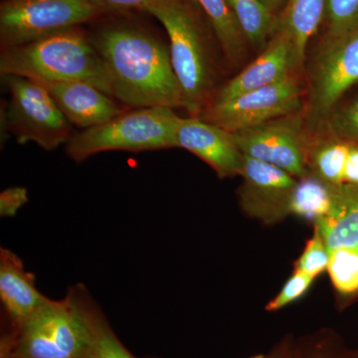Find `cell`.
<instances>
[{
  "instance_id": "obj_1",
  "label": "cell",
  "mask_w": 358,
  "mask_h": 358,
  "mask_svg": "<svg viewBox=\"0 0 358 358\" xmlns=\"http://www.w3.org/2000/svg\"><path fill=\"white\" fill-rule=\"evenodd\" d=\"M89 33L115 100L131 109L185 108L169 46L154 30L138 22L110 20Z\"/></svg>"
},
{
  "instance_id": "obj_2",
  "label": "cell",
  "mask_w": 358,
  "mask_h": 358,
  "mask_svg": "<svg viewBox=\"0 0 358 358\" xmlns=\"http://www.w3.org/2000/svg\"><path fill=\"white\" fill-rule=\"evenodd\" d=\"M0 74L39 82H85L112 96L105 64L92 43L90 33L82 26L1 49Z\"/></svg>"
},
{
  "instance_id": "obj_3",
  "label": "cell",
  "mask_w": 358,
  "mask_h": 358,
  "mask_svg": "<svg viewBox=\"0 0 358 358\" xmlns=\"http://www.w3.org/2000/svg\"><path fill=\"white\" fill-rule=\"evenodd\" d=\"M201 13L192 0H159L145 11L166 29L185 109L196 117L217 91L215 59Z\"/></svg>"
},
{
  "instance_id": "obj_4",
  "label": "cell",
  "mask_w": 358,
  "mask_h": 358,
  "mask_svg": "<svg viewBox=\"0 0 358 358\" xmlns=\"http://www.w3.org/2000/svg\"><path fill=\"white\" fill-rule=\"evenodd\" d=\"M90 338L83 315L68 292L49 301L20 326L1 334L0 358H88Z\"/></svg>"
},
{
  "instance_id": "obj_5",
  "label": "cell",
  "mask_w": 358,
  "mask_h": 358,
  "mask_svg": "<svg viewBox=\"0 0 358 358\" xmlns=\"http://www.w3.org/2000/svg\"><path fill=\"white\" fill-rule=\"evenodd\" d=\"M179 117L171 108L127 110L100 126L71 136L67 155L76 162L103 152H141L178 148Z\"/></svg>"
},
{
  "instance_id": "obj_6",
  "label": "cell",
  "mask_w": 358,
  "mask_h": 358,
  "mask_svg": "<svg viewBox=\"0 0 358 358\" xmlns=\"http://www.w3.org/2000/svg\"><path fill=\"white\" fill-rule=\"evenodd\" d=\"M109 15L85 0H2L0 46H20Z\"/></svg>"
},
{
  "instance_id": "obj_7",
  "label": "cell",
  "mask_w": 358,
  "mask_h": 358,
  "mask_svg": "<svg viewBox=\"0 0 358 358\" xmlns=\"http://www.w3.org/2000/svg\"><path fill=\"white\" fill-rule=\"evenodd\" d=\"M2 78L10 95L4 117L6 129L18 143H34L47 152L68 143L72 124L43 85L29 78Z\"/></svg>"
},
{
  "instance_id": "obj_8",
  "label": "cell",
  "mask_w": 358,
  "mask_h": 358,
  "mask_svg": "<svg viewBox=\"0 0 358 358\" xmlns=\"http://www.w3.org/2000/svg\"><path fill=\"white\" fill-rule=\"evenodd\" d=\"M301 108V87L291 76L279 83L247 92L228 102L211 103L197 117L233 134L296 114Z\"/></svg>"
},
{
  "instance_id": "obj_9",
  "label": "cell",
  "mask_w": 358,
  "mask_h": 358,
  "mask_svg": "<svg viewBox=\"0 0 358 358\" xmlns=\"http://www.w3.org/2000/svg\"><path fill=\"white\" fill-rule=\"evenodd\" d=\"M233 134L246 157L279 167L293 176L305 178V138L300 113Z\"/></svg>"
},
{
  "instance_id": "obj_10",
  "label": "cell",
  "mask_w": 358,
  "mask_h": 358,
  "mask_svg": "<svg viewBox=\"0 0 358 358\" xmlns=\"http://www.w3.org/2000/svg\"><path fill=\"white\" fill-rule=\"evenodd\" d=\"M358 83V27L331 37L320 52L313 76L315 113L326 115L353 85Z\"/></svg>"
},
{
  "instance_id": "obj_11",
  "label": "cell",
  "mask_w": 358,
  "mask_h": 358,
  "mask_svg": "<svg viewBox=\"0 0 358 358\" xmlns=\"http://www.w3.org/2000/svg\"><path fill=\"white\" fill-rule=\"evenodd\" d=\"M299 67L293 41L281 30L256 60L217 89L208 105L228 102L247 92L279 83L291 77L292 72Z\"/></svg>"
},
{
  "instance_id": "obj_12",
  "label": "cell",
  "mask_w": 358,
  "mask_h": 358,
  "mask_svg": "<svg viewBox=\"0 0 358 358\" xmlns=\"http://www.w3.org/2000/svg\"><path fill=\"white\" fill-rule=\"evenodd\" d=\"M178 148H185L210 166L220 178L243 173L244 155L234 134L200 117H181L176 133Z\"/></svg>"
},
{
  "instance_id": "obj_13",
  "label": "cell",
  "mask_w": 358,
  "mask_h": 358,
  "mask_svg": "<svg viewBox=\"0 0 358 358\" xmlns=\"http://www.w3.org/2000/svg\"><path fill=\"white\" fill-rule=\"evenodd\" d=\"M39 82V81H37ZM48 90L72 126L88 129L131 109L114 96L85 82H39Z\"/></svg>"
},
{
  "instance_id": "obj_14",
  "label": "cell",
  "mask_w": 358,
  "mask_h": 358,
  "mask_svg": "<svg viewBox=\"0 0 358 358\" xmlns=\"http://www.w3.org/2000/svg\"><path fill=\"white\" fill-rule=\"evenodd\" d=\"M0 299L6 315L4 331L20 326L50 299L35 286V275L27 272L20 257L0 250Z\"/></svg>"
},
{
  "instance_id": "obj_15",
  "label": "cell",
  "mask_w": 358,
  "mask_h": 358,
  "mask_svg": "<svg viewBox=\"0 0 358 358\" xmlns=\"http://www.w3.org/2000/svg\"><path fill=\"white\" fill-rule=\"evenodd\" d=\"M244 199L254 207L287 209L296 185L284 169L244 155Z\"/></svg>"
},
{
  "instance_id": "obj_16",
  "label": "cell",
  "mask_w": 358,
  "mask_h": 358,
  "mask_svg": "<svg viewBox=\"0 0 358 358\" xmlns=\"http://www.w3.org/2000/svg\"><path fill=\"white\" fill-rule=\"evenodd\" d=\"M315 227L329 251L358 247V185L336 186L333 207Z\"/></svg>"
},
{
  "instance_id": "obj_17",
  "label": "cell",
  "mask_w": 358,
  "mask_h": 358,
  "mask_svg": "<svg viewBox=\"0 0 358 358\" xmlns=\"http://www.w3.org/2000/svg\"><path fill=\"white\" fill-rule=\"evenodd\" d=\"M71 296L83 315L88 327V358H138L129 352L113 331L102 310L84 286L77 285L69 289ZM150 358V357H145Z\"/></svg>"
},
{
  "instance_id": "obj_18",
  "label": "cell",
  "mask_w": 358,
  "mask_h": 358,
  "mask_svg": "<svg viewBox=\"0 0 358 358\" xmlns=\"http://www.w3.org/2000/svg\"><path fill=\"white\" fill-rule=\"evenodd\" d=\"M327 0H288L282 16L281 30L291 37L300 66L305 60L306 49L319 29L326 13Z\"/></svg>"
},
{
  "instance_id": "obj_19",
  "label": "cell",
  "mask_w": 358,
  "mask_h": 358,
  "mask_svg": "<svg viewBox=\"0 0 358 358\" xmlns=\"http://www.w3.org/2000/svg\"><path fill=\"white\" fill-rule=\"evenodd\" d=\"M211 25L225 58L239 64L245 54V38L226 0H192Z\"/></svg>"
},
{
  "instance_id": "obj_20",
  "label": "cell",
  "mask_w": 358,
  "mask_h": 358,
  "mask_svg": "<svg viewBox=\"0 0 358 358\" xmlns=\"http://www.w3.org/2000/svg\"><path fill=\"white\" fill-rule=\"evenodd\" d=\"M336 186L319 178H303L296 182L289 202V211L308 220H320L331 211Z\"/></svg>"
},
{
  "instance_id": "obj_21",
  "label": "cell",
  "mask_w": 358,
  "mask_h": 358,
  "mask_svg": "<svg viewBox=\"0 0 358 358\" xmlns=\"http://www.w3.org/2000/svg\"><path fill=\"white\" fill-rule=\"evenodd\" d=\"M245 38L263 47L274 30V13L261 0H226Z\"/></svg>"
},
{
  "instance_id": "obj_22",
  "label": "cell",
  "mask_w": 358,
  "mask_h": 358,
  "mask_svg": "<svg viewBox=\"0 0 358 358\" xmlns=\"http://www.w3.org/2000/svg\"><path fill=\"white\" fill-rule=\"evenodd\" d=\"M327 271L334 288L345 296L358 294V247L329 251Z\"/></svg>"
},
{
  "instance_id": "obj_23",
  "label": "cell",
  "mask_w": 358,
  "mask_h": 358,
  "mask_svg": "<svg viewBox=\"0 0 358 358\" xmlns=\"http://www.w3.org/2000/svg\"><path fill=\"white\" fill-rule=\"evenodd\" d=\"M350 147L341 143H331L322 145L315 152V171L319 178L333 186L345 185L346 162Z\"/></svg>"
},
{
  "instance_id": "obj_24",
  "label": "cell",
  "mask_w": 358,
  "mask_h": 358,
  "mask_svg": "<svg viewBox=\"0 0 358 358\" xmlns=\"http://www.w3.org/2000/svg\"><path fill=\"white\" fill-rule=\"evenodd\" d=\"M282 358H358V352H348L331 338H320L301 346L284 345Z\"/></svg>"
},
{
  "instance_id": "obj_25",
  "label": "cell",
  "mask_w": 358,
  "mask_h": 358,
  "mask_svg": "<svg viewBox=\"0 0 358 358\" xmlns=\"http://www.w3.org/2000/svg\"><path fill=\"white\" fill-rule=\"evenodd\" d=\"M329 36H339L358 27V0H327Z\"/></svg>"
},
{
  "instance_id": "obj_26",
  "label": "cell",
  "mask_w": 358,
  "mask_h": 358,
  "mask_svg": "<svg viewBox=\"0 0 358 358\" xmlns=\"http://www.w3.org/2000/svg\"><path fill=\"white\" fill-rule=\"evenodd\" d=\"M329 258V250L320 231L315 227V234L308 240L307 246L299 259L296 270L315 278L327 270Z\"/></svg>"
},
{
  "instance_id": "obj_27",
  "label": "cell",
  "mask_w": 358,
  "mask_h": 358,
  "mask_svg": "<svg viewBox=\"0 0 358 358\" xmlns=\"http://www.w3.org/2000/svg\"><path fill=\"white\" fill-rule=\"evenodd\" d=\"M313 280L315 278L312 275L306 274L301 271H294V275L285 284L281 292L278 294L274 300L268 303L266 308L268 312H275L299 300L301 296L307 293L308 289L312 286Z\"/></svg>"
},
{
  "instance_id": "obj_28",
  "label": "cell",
  "mask_w": 358,
  "mask_h": 358,
  "mask_svg": "<svg viewBox=\"0 0 358 358\" xmlns=\"http://www.w3.org/2000/svg\"><path fill=\"white\" fill-rule=\"evenodd\" d=\"M107 14L143 13L159 0H85Z\"/></svg>"
},
{
  "instance_id": "obj_29",
  "label": "cell",
  "mask_w": 358,
  "mask_h": 358,
  "mask_svg": "<svg viewBox=\"0 0 358 358\" xmlns=\"http://www.w3.org/2000/svg\"><path fill=\"white\" fill-rule=\"evenodd\" d=\"M28 201L27 190L23 187H10L0 194V214L11 217Z\"/></svg>"
},
{
  "instance_id": "obj_30",
  "label": "cell",
  "mask_w": 358,
  "mask_h": 358,
  "mask_svg": "<svg viewBox=\"0 0 358 358\" xmlns=\"http://www.w3.org/2000/svg\"><path fill=\"white\" fill-rule=\"evenodd\" d=\"M345 185H358V148L350 147L346 162Z\"/></svg>"
},
{
  "instance_id": "obj_31",
  "label": "cell",
  "mask_w": 358,
  "mask_h": 358,
  "mask_svg": "<svg viewBox=\"0 0 358 358\" xmlns=\"http://www.w3.org/2000/svg\"><path fill=\"white\" fill-rule=\"evenodd\" d=\"M343 122L345 128L358 138V99L345 110Z\"/></svg>"
},
{
  "instance_id": "obj_32",
  "label": "cell",
  "mask_w": 358,
  "mask_h": 358,
  "mask_svg": "<svg viewBox=\"0 0 358 358\" xmlns=\"http://www.w3.org/2000/svg\"><path fill=\"white\" fill-rule=\"evenodd\" d=\"M261 1H262L273 13H275V11L279 10L282 6V4L288 1V0H261Z\"/></svg>"
}]
</instances>
